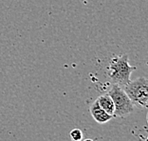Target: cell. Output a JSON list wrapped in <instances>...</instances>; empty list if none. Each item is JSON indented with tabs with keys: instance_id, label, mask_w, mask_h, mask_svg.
Returning a JSON list of instances; mask_svg holds the SVG:
<instances>
[{
	"instance_id": "ba28073f",
	"label": "cell",
	"mask_w": 148,
	"mask_h": 141,
	"mask_svg": "<svg viewBox=\"0 0 148 141\" xmlns=\"http://www.w3.org/2000/svg\"><path fill=\"white\" fill-rule=\"evenodd\" d=\"M71 141H73V140H71Z\"/></svg>"
},
{
	"instance_id": "52a82bcc",
	"label": "cell",
	"mask_w": 148,
	"mask_h": 141,
	"mask_svg": "<svg viewBox=\"0 0 148 141\" xmlns=\"http://www.w3.org/2000/svg\"><path fill=\"white\" fill-rule=\"evenodd\" d=\"M84 141H93L92 139H89V138H86V140H84Z\"/></svg>"
},
{
	"instance_id": "277c9868",
	"label": "cell",
	"mask_w": 148,
	"mask_h": 141,
	"mask_svg": "<svg viewBox=\"0 0 148 141\" xmlns=\"http://www.w3.org/2000/svg\"><path fill=\"white\" fill-rule=\"evenodd\" d=\"M89 111L94 120H96V121L100 124H103L107 121H109L113 117L112 115H109L108 113H106L105 111L101 108L97 100H95V102H93L92 105L90 106Z\"/></svg>"
},
{
	"instance_id": "6da1fadb",
	"label": "cell",
	"mask_w": 148,
	"mask_h": 141,
	"mask_svg": "<svg viewBox=\"0 0 148 141\" xmlns=\"http://www.w3.org/2000/svg\"><path fill=\"white\" fill-rule=\"evenodd\" d=\"M135 70L136 67L129 65L127 55H114L107 68V75L114 84L123 87L129 83L131 73Z\"/></svg>"
},
{
	"instance_id": "3957f363",
	"label": "cell",
	"mask_w": 148,
	"mask_h": 141,
	"mask_svg": "<svg viewBox=\"0 0 148 141\" xmlns=\"http://www.w3.org/2000/svg\"><path fill=\"white\" fill-rule=\"evenodd\" d=\"M108 95L112 98L114 107H115L114 116L123 117L134 111V104L122 87L117 84H113L112 88L108 92Z\"/></svg>"
},
{
	"instance_id": "5b68a950",
	"label": "cell",
	"mask_w": 148,
	"mask_h": 141,
	"mask_svg": "<svg viewBox=\"0 0 148 141\" xmlns=\"http://www.w3.org/2000/svg\"><path fill=\"white\" fill-rule=\"evenodd\" d=\"M98 101L100 107L102 108L106 113H108L109 115L114 116V111H115V107H114V103L112 98L110 97V95L107 93V95H101L98 99Z\"/></svg>"
},
{
	"instance_id": "7a4b0ae2",
	"label": "cell",
	"mask_w": 148,
	"mask_h": 141,
	"mask_svg": "<svg viewBox=\"0 0 148 141\" xmlns=\"http://www.w3.org/2000/svg\"><path fill=\"white\" fill-rule=\"evenodd\" d=\"M134 105L147 108L148 104V80L146 77H138L122 87Z\"/></svg>"
},
{
	"instance_id": "8992f818",
	"label": "cell",
	"mask_w": 148,
	"mask_h": 141,
	"mask_svg": "<svg viewBox=\"0 0 148 141\" xmlns=\"http://www.w3.org/2000/svg\"><path fill=\"white\" fill-rule=\"evenodd\" d=\"M69 135L73 141H81L83 138V133H82V131L79 129L72 130Z\"/></svg>"
}]
</instances>
